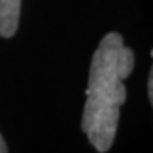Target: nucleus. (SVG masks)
Segmentation results:
<instances>
[{"mask_svg": "<svg viewBox=\"0 0 153 153\" xmlns=\"http://www.w3.org/2000/svg\"><path fill=\"white\" fill-rule=\"evenodd\" d=\"M0 153H8V147H6V144L3 141L2 134H0Z\"/></svg>", "mask_w": 153, "mask_h": 153, "instance_id": "obj_4", "label": "nucleus"}, {"mask_svg": "<svg viewBox=\"0 0 153 153\" xmlns=\"http://www.w3.org/2000/svg\"><path fill=\"white\" fill-rule=\"evenodd\" d=\"M133 67L134 53L123 45L120 34H105L91 61L81 119V130L97 152H108L114 142L120 106L127 100L123 80Z\"/></svg>", "mask_w": 153, "mask_h": 153, "instance_id": "obj_1", "label": "nucleus"}, {"mask_svg": "<svg viewBox=\"0 0 153 153\" xmlns=\"http://www.w3.org/2000/svg\"><path fill=\"white\" fill-rule=\"evenodd\" d=\"M149 99L150 103L153 102V72L150 71V76H149Z\"/></svg>", "mask_w": 153, "mask_h": 153, "instance_id": "obj_3", "label": "nucleus"}, {"mask_svg": "<svg viewBox=\"0 0 153 153\" xmlns=\"http://www.w3.org/2000/svg\"><path fill=\"white\" fill-rule=\"evenodd\" d=\"M22 0H0V36H14L19 27Z\"/></svg>", "mask_w": 153, "mask_h": 153, "instance_id": "obj_2", "label": "nucleus"}]
</instances>
